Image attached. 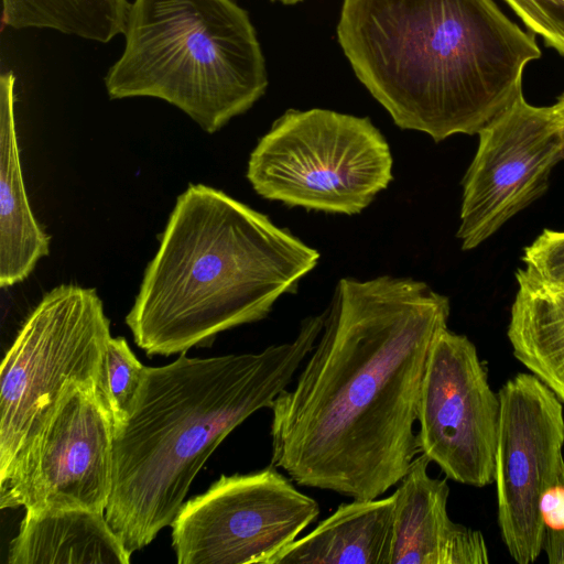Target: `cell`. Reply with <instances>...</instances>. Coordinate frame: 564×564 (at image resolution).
Listing matches in <instances>:
<instances>
[{
  "label": "cell",
  "instance_id": "6da1fadb",
  "mask_svg": "<svg viewBox=\"0 0 564 564\" xmlns=\"http://www.w3.org/2000/svg\"><path fill=\"white\" fill-rule=\"evenodd\" d=\"M448 316V299L422 281L339 280L294 388L271 406V464L352 499L398 485L421 454V387Z\"/></svg>",
  "mask_w": 564,
  "mask_h": 564
},
{
  "label": "cell",
  "instance_id": "7a4b0ae2",
  "mask_svg": "<svg viewBox=\"0 0 564 564\" xmlns=\"http://www.w3.org/2000/svg\"><path fill=\"white\" fill-rule=\"evenodd\" d=\"M339 44L401 129L478 134L522 95L535 34L494 0H344Z\"/></svg>",
  "mask_w": 564,
  "mask_h": 564
},
{
  "label": "cell",
  "instance_id": "3957f363",
  "mask_svg": "<svg viewBox=\"0 0 564 564\" xmlns=\"http://www.w3.org/2000/svg\"><path fill=\"white\" fill-rule=\"evenodd\" d=\"M326 312L296 337L260 352L147 367L135 406L115 432L105 517L132 555L171 525L216 447L257 411L272 406L319 337Z\"/></svg>",
  "mask_w": 564,
  "mask_h": 564
},
{
  "label": "cell",
  "instance_id": "277c9868",
  "mask_svg": "<svg viewBox=\"0 0 564 564\" xmlns=\"http://www.w3.org/2000/svg\"><path fill=\"white\" fill-rule=\"evenodd\" d=\"M318 259L265 215L191 184L176 199L126 324L149 357L208 346L221 332L265 318Z\"/></svg>",
  "mask_w": 564,
  "mask_h": 564
},
{
  "label": "cell",
  "instance_id": "5b68a950",
  "mask_svg": "<svg viewBox=\"0 0 564 564\" xmlns=\"http://www.w3.org/2000/svg\"><path fill=\"white\" fill-rule=\"evenodd\" d=\"M123 35L105 77L111 99L159 98L214 133L267 89L256 30L232 0H133Z\"/></svg>",
  "mask_w": 564,
  "mask_h": 564
},
{
  "label": "cell",
  "instance_id": "8992f818",
  "mask_svg": "<svg viewBox=\"0 0 564 564\" xmlns=\"http://www.w3.org/2000/svg\"><path fill=\"white\" fill-rule=\"evenodd\" d=\"M388 142L369 118L290 109L250 154L257 194L290 207L354 215L392 181Z\"/></svg>",
  "mask_w": 564,
  "mask_h": 564
},
{
  "label": "cell",
  "instance_id": "52a82bcc",
  "mask_svg": "<svg viewBox=\"0 0 564 564\" xmlns=\"http://www.w3.org/2000/svg\"><path fill=\"white\" fill-rule=\"evenodd\" d=\"M110 323L95 289L62 284L19 328L0 375V473L76 386H97Z\"/></svg>",
  "mask_w": 564,
  "mask_h": 564
},
{
  "label": "cell",
  "instance_id": "ba28073f",
  "mask_svg": "<svg viewBox=\"0 0 564 564\" xmlns=\"http://www.w3.org/2000/svg\"><path fill=\"white\" fill-rule=\"evenodd\" d=\"M276 466L221 475L173 520L178 564H269L319 516L315 499Z\"/></svg>",
  "mask_w": 564,
  "mask_h": 564
},
{
  "label": "cell",
  "instance_id": "9c48e42d",
  "mask_svg": "<svg viewBox=\"0 0 564 564\" xmlns=\"http://www.w3.org/2000/svg\"><path fill=\"white\" fill-rule=\"evenodd\" d=\"M113 425L97 386H76L0 473V508L105 513L112 488Z\"/></svg>",
  "mask_w": 564,
  "mask_h": 564
},
{
  "label": "cell",
  "instance_id": "30bf717a",
  "mask_svg": "<svg viewBox=\"0 0 564 564\" xmlns=\"http://www.w3.org/2000/svg\"><path fill=\"white\" fill-rule=\"evenodd\" d=\"M500 400L475 345L447 328L435 339L419 409L421 454L446 478L474 487L495 481Z\"/></svg>",
  "mask_w": 564,
  "mask_h": 564
},
{
  "label": "cell",
  "instance_id": "8fae6325",
  "mask_svg": "<svg viewBox=\"0 0 564 564\" xmlns=\"http://www.w3.org/2000/svg\"><path fill=\"white\" fill-rule=\"evenodd\" d=\"M463 180L457 238L463 250L479 246L547 188L564 159V132L553 105L536 107L519 96L479 132Z\"/></svg>",
  "mask_w": 564,
  "mask_h": 564
},
{
  "label": "cell",
  "instance_id": "7c38bea8",
  "mask_svg": "<svg viewBox=\"0 0 564 564\" xmlns=\"http://www.w3.org/2000/svg\"><path fill=\"white\" fill-rule=\"evenodd\" d=\"M498 395V524L510 556L531 564L542 552L541 494L563 458V403L531 372L509 379Z\"/></svg>",
  "mask_w": 564,
  "mask_h": 564
},
{
  "label": "cell",
  "instance_id": "4fadbf2b",
  "mask_svg": "<svg viewBox=\"0 0 564 564\" xmlns=\"http://www.w3.org/2000/svg\"><path fill=\"white\" fill-rule=\"evenodd\" d=\"M430 463L420 454L393 492L390 564H487L482 533L449 518L447 480L431 477Z\"/></svg>",
  "mask_w": 564,
  "mask_h": 564
},
{
  "label": "cell",
  "instance_id": "5bb4252c",
  "mask_svg": "<svg viewBox=\"0 0 564 564\" xmlns=\"http://www.w3.org/2000/svg\"><path fill=\"white\" fill-rule=\"evenodd\" d=\"M131 554L105 513L82 508L25 510L9 564H128Z\"/></svg>",
  "mask_w": 564,
  "mask_h": 564
},
{
  "label": "cell",
  "instance_id": "9a60e30c",
  "mask_svg": "<svg viewBox=\"0 0 564 564\" xmlns=\"http://www.w3.org/2000/svg\"><path fill=\"white\" fill-rule=\"evenodd\" d=\"M15 76H0V286L25 280L48 254L50 240L29 203L14 118Z\"/></svg>",
  "mask_w": 564,
  "mask_h": 564
},
{
  "label": "cell",
  "instance_id": "2e32d148",
  "mask_svg": "<svg viewBox=\"0 0 564 564\" xmlns=\"http://www.w3.org/2000/svg\"><path fill=\"white\" fill-rule=\"evenodd\" d=\"M394 496L341 503L269 564H390Z\"/></svg>",
  "mask_w": 564,
  "mask_h": 564
},
{
  "label": "cell",
  "instance_id": "e0dca14e",
  "mask_svg": "<svg viewBox=\"0 0 564 564\" xmlns=\"http://www.w3.org/2000/svg\"><path fill=\"white\" fill-rule=\"evenodd\" d=\"M516 278L507 330L513 356L564 405V283L544 281L527 268Z\"/></svg>",
  "mask_w": 564,
  "mask_h": 564
},
{
  "label": "cell",
  "instance_id": "ac0fdd59",
  "mask_svg": "<svg viewBox=\"0 0 564 564\" xmlns=\"http://www.w3.org/2000/svg\"><path fill=\"white\" fill-rule=\"evenodd\" d=\"M8 28L51 29L106 44L123 34L128 0H1Z\"/></svg>",
  "mask_w": 564,
  "mask_h": 564
},
{
  "label": "cell",
  "instance_id": "d6986e66",
  "mask_svg": "<svg viewBox=\"0 0 564 564\" xmlns=\"http://www.w3.org/2000/svg\"><path fill=\"white\" fill-rule=\"evenodd\" d=\"M145 368L124 337H110L104 358L99 392L110 413L113 434L126 423L135 406Z\"/></svg>",
  "mask_w": 564,
  "mask_h": 564
},
{
  "label": "cell",
  "instance_id": "ffe728a7",
  "mask_svg": "<svg viewBox=\"0 0 564 564\" xmlns=\"http://www.w3.org/2000/svg\"><path fill=\"white\" fill-rule=\"evenodd\" d=\"M542 551L550 564H564V457L558 462L540 498Z\"/></svg>",
  "mask_w": 564,
  "mask_h": 564
},
{
  "label": "cell",
  "instance_id": "44dd1931",
  "mask_svg": "<svg viewBox=\"0 0 564 564\" xmlns=\"http://www.w3.org/2000/svg\"><path fill=\"white\" fill-rule=\"evenodd\" d=\"M527 30L564 56V0H502Z\"/></svg>",
  "mask_w": 564,
  "mask_h": 564
},
{
  "label": "cell",
  "instance_id": "7402d4cb",
  "mask_svg": "<svg viewBox=\"0 0 564 564\" xmlns=\"http://www.w3.org/2000/svg\"><path fill=\"white\" fill-rule=\"evenodd\" d=\"M525 268L540 279L564 283V231L544 229L523 250Z\"/></svg>",
  "mask_w": 564,
  "mask_h": 564
},
{
  "label": "cell",
  "instance_id": "603a6c76",
  "mask_svg": "<svg viewBox=\"0 0 564 564\" xmlns=\"http://www.w3.org/2000/svg\"><path fill=\"white\" fill-rule=\"evenodd\" d=\"M553 108H554L556 115L560 118V121H561L562 127H563V132H564V93L561 96L557 97V100L553 105Z\"/></svg>",
  "mask_w": 564,
  "mask_h": 564
},
{
  "label": "cell",
  "instance_id": "cb8c5ba5",
  "mask_svg": "<svg viewBox=\"0 0 564 564\" xmlns=\"http://www.w3.org/2000/svg\"><path fill=\"white\" fill-rule=\"evenodd\" d=\"M272 1H279V2L283 3V4H294V3H297V2H300L302 0H272Z\"/></svg>",
  "mask_w": 564,
  "mask_h": 564
}]
</instances>
